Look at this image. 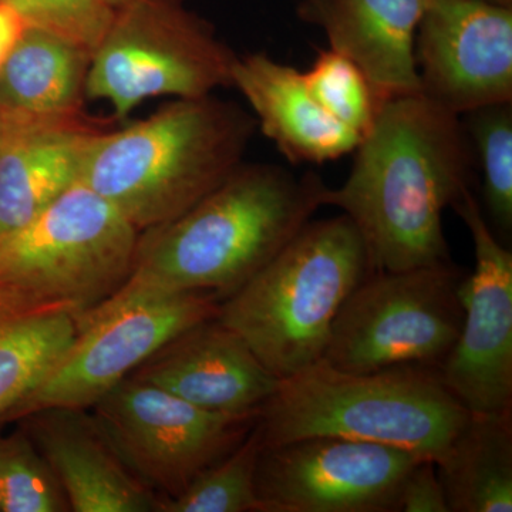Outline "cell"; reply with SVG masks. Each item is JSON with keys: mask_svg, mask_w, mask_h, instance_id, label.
Masks as SVG:
<instances>
[{"mask_svg": "<svg viewBox=\"0 0 512 512\" xmlns=\"http://www.w3.org/2000/svg\"><path fill=\"white\" fill-rule=\"evenodd\" d=\"M453 208L470 232L476 266L461 288L460 333L439 370L468 412L504 416L512 410V254L471 190Z\"/></svg>", "mask_w": 512, "mask_h": 512, "instance_id": "12", "label": "cell"}, {"mask_svg": "<svg viewBox=\"0 0 512 512\" xmlns=\"http://www.w3.org/2000/svg\"><path fill=\"white\" fill-rule=\"evenodd\" d=\"M262 437L258 420L231 453L212 464L173 498H163L160 512H258L256 468Z\"/></svg>", "mask_w": 512, "mask_h": 512, "instance_id": "22", "label": "cell"}, {"mask_svg": "<svg viewBox=\"0 0 512 512\" xmlns=\"http://www.w3.org/2000/svg\"><path fill=\"white\" fill-rule=\"evenodd\" d=\"M74 512H160L163 498L141 483L76 409H43L20 419Z\"/></svg>", "mask_w": 512, "mask_h": 512, "instance_id": "15", "label": "cell"}, {"mask_svg": "<svg viewBox=\"0 0 512 512\" xmlns=\"http://www.w3.org/2000/svg\"><path fill=\"white\" fill-rule=\"evenodd\" d=\"M315 171L242 163L175 220L141 231L123 285L164 292H237L325 207Z\"/></svg>", "mask_w": 512, "mask_h": 512, "instance_id": "2", "label": "cell"}, {"mask_svg": "<svg viewBox=\"0 0 512 512\" xmlns=\"http://www.w3.org/2000/svg\"><path fill=\"white\" fill-rule=\"evenodd\" d=\"M461 117L483 177L485 210L507 237L512 231V103L491 104Z\"/></svg>", "mask_w": 512, "mask_h": 512, "instance_id": "23", "label": "cell"}, {"mask_svg": "<svg viewBox=\"0 0 512 512\" xmlns=\"http://www.w3.org/2000/svg\"><path fill=\"white\" fill-rule=\"evenodd\" d=\"M397 512H450L436 463L420 460L410 468L400 488Z\"/></svg>", "mask_w": 512, "mask_h": 512, "instance_id": "27", "label": "cell"}, {"mask_svg": "<svg viewBox=\"0 0 512 512\" xmlns=\"http://www.w3.org/2000/svg\"><path fill=\"white\" fill-rule=\"evenodd\" d=\"M26 26L72 40L92 53L109 28L114 8L107 0H0Z\"/></svg>", "mask_w": 512, "mask_h": 512, "instance_id": "26", "label": "cell"}, {"mask_svg": "<svg viewBox=\"0 0 512 512\" xmlns=\"http://www.w3.org/2000/svg\"><path fill=\"white\" fill-rule=\"evenodd\" d=\"M466 275L451 261L370 272L343 303L323 362L355 373L440 367L463 323Z\"/></svg>", "mask_w": 512, "mask_h": 512, "instance_id": "8", "label": "cell"}, {"mask_svg": "<svg viewBox=\"0 0 512 512\" xmlns=\"http://www.w3.org/2000/svg\"><path fill=\"white\" fill-rule=\"evenodd\" d=\"M107 2L110 3L111 6H113L114 9L119 8V6L124 5V3H127L128 0H107Z\"/></svg>", "mask_w": 512, "mask_h": 512, "instance_id": "30", "label": "cell"}, {"mask_svg": "<svg viewBox=\"0 0 512 512\" xmlns=\"http://www.w3.org/2000/svg\"><path fill=\"white\" fill-rule=\"evenodd\" d=\"M370 272L365 241L348 215L311 220L221 301L217 319L286 379L322 360L343 303Z\"/></svg>", "mask_w": 512, "mask_h": 512, "instance_id": "5", "label": "cell"}, {"mask_svg": "<svg viewBox=\"0 0 512 512\" xmlns=\"http://www.w3.org/2000/svg\"><path fill=\"white\" fill-rule=\"evenodd\" d=\"M493 2L501 3V5L512 6V0H493Z\"/></svg>", "mask_w": 512, "mask_h": 512, "instance_id": "31", "label": "cell"}, {"mask_svg": "<svg viewBox=\"0 0 512 512\" xmlns=\"http://www.w3.org/2000/svg\"><path fill=\"white\" fill-rule=\"evenodd\" d=\"M437 470L450 512H511V414H471Z\"/></svg>", "mask_w": 512, "mask_h": 512, "instance_id": "21", "label": "cell"}, {"mask_svg": "<svg viewBox=\"0 0 512 512\" xmlns=\"http://www.w3.org/2000/svg\"><path fill=\"white\" fill-rule=\"evenodd\" d=\"M414 60L421 94L458 116L512 103V6L426 0Z\"/></svg>", "mask_w": 512, "mask_h": 512, "instance_id": "13", "label": "cell"}, {"mask_svg": "<svg viewBox=\"0 0 512 512\" xmlns=\"http://www.w3.org/2000/svg\"><path fill=\"white\" fill-rule=\"evenodd\" d=\"M140 234L110 202L76 183L0 237V285L36 302L89 311L127 281Z\"/></svg>", "mask_w": 512, "mask_h": 512, "instance_id": "6", "label": "cell"}, {"mask_svg": "<svg viewBox=\"0 0 512 512\" xmlns=\"http://www.w3.org/2000/svg\"><path fill=\"white\" fill-rule=\"evenodd\" d=\"M255 128L251 113L214 94L175 99L147 119L94 133L79 183L146 231L224 183L244 163Z\"/></svg>", "mask_w": 512, "mask_h": 512, "instance_id": "3", "label": "cell"}, {"mask_svg": "<svg viewBox=\"0 0 512 512\" xmlns=\"http://www.w3.org/2000/svg\"><path fill=\"white\" fill-rule=\"evenodd\" d=\"M420 460L399 448L332 436L262 447L258 512H397L404 477Z\"/></svg>", "mask_w": 512, "mask_h": 512, "instance_id": "11", "label": "cell"}, {"mask_svg": "<svg viewBox=\"0 0 512 512\" xmlns=\"http://www.w3.org/2000/svg\"><path fill=\"white\" fill-rule=\"evenodd\" d=\"M92 409L97 429L124 466L163 498L183 493L231 453L258 420L207 412L133 376Z\"/></svg>", "mask_w": 512, "mask_h": 512, "instance_id": "10", "label": "cell"}, {"mask_svg": "<svg viewBox=\"0 0 512 512\" xmlns=\"http://www.w3.org/2000/svg\"><path fill=\"white\" fill-rule=\"evenodd\" d=\"M70 505L56 474L20 427L0 436V512H64Z\"/></svg>", "mask_w": 512, "mask_h": 512, "instance_id": "25", "label": "cell"}, {"mask_svg": "<svg viewBox=\"0 0 512 512\" xmlns=\"http://www.w3.org/2000/svg\"><path fill=\"white\" fill-rule=\"evenodd\" d=\"M99 130L86 116L10 120L0 143V237L28 224L79 183L84 150Z\"/></svg>", "mask_w": 512, "mask_h": 512, "instance_id": "18", "label": "cell"}, {"mask_svg": "<svg viewBox=\"0 0 512 512\" xmlns=\"http://www.w3.org/2000/svg\"><path fill=\"white\" fill-rule=\"evenodd\" d=\"M220 303L207 292L121 286L80 313L72 345L23 403L18 420L43 409H92L171 340L215 318Z\"/></svg>", "mask_w": 512, "mask_h": 512, "instance_id": "9", "label": "cell"}, {"mask_svg": "<svg viewBox=\"0 0 512 512\" xmlns=\"http://www.w3.org/2000/svg\"><path fill=\"white\" fill-rule=\"evenodd\" d=\"M353 154L325 205L359 229L372 272L451 261L443 214L471 190L477 168L463 117L421 93L392 97Z\"/></svg>", "mask_w": 512, "mask_h": 512, "instance_id": "1", "label": "cell"}, {"mask_svg": "<svg viewBox=\"0 0 512 512\" xmlns=\"http://www.w3.org/2000/svg\"><path fill=\"white\" fill-rule=\"evenodd\" d=\"M426 0H298L296 16L355 62L383 101L421 93L414 39Z\"/></svg>", "mask_w": 512, "mask_h": 512, "instance_id": "16", "label": "cell"}, {"mask_svg": "<svg viewBox=\"0 0 512 512\" xmlns=\"http://www.w3.org/2000/svg\"><path fill=\"white\" fill-rule=\"evenodd\" d=\"M90 60L72 40L25 26L0 66V110L20 123L84 117Z\"/></svg>", "mask_w": 512, "mask_h": 512, "instance_id": "19", "label": "cell"}, {"mask_svg": "<svg viewBox=\"0 0 512 512\" xmlns=\"http://www.w3.org/2000/svg\"><path fill=\"white\" fill-rule=\"evenodd\" d=\"M10 126V120L8 117L3 114V111L0 110V143H2L3 137H5L6 131Z\"/></svg>", "mask_w": 512, "mask_h": 512, "instance_id": "29", "label": "cell"}, {"mask_svg": "<svg viewBox=\"0 0 512 512\" xmlns=\"http://www.w3.org/2000/svg\"><path fill=\"white\" fill-rule=\"evenodd\" d=\"M237 55L184 0H128L90 60L86 97L119 120L154 97L195 99L231 86Z\"/></svg>", "mask_w": 512, "mask_h": 512, "instance_id": "7", "label": "cell"}, {"mask_svg": "<svg viewBox=\"0 0 512 512\" xmlns=\"http://www.w3.org/2000/svg\"><path fill=\"white\" fill-rule=\"evenodd\" d=\"M25 26L18 13L8 6L0 5V66L18 42Z\"/></svg>", "mask_w": 512, "mask_h": 512, "instance_id": "28", "label": "cell"}, {"mask_svg": "<svg viewBox=\"0 0 512 512\" xmlns=\"http://www.w3.org/2000/svg\"><path fill=\"white\" fill-rule=\"evenodd\" d=\"M231 86L247 100L256 127L293 165L339 160L362 140L316 103L301 70L268 53L237 56Z\"/></svg>", "mask_w": 512, "mask_h": 512, "instance_id": "17", "label": "cell"}, {"mask_svg": "<svg viewBox=\"0 0 512 512\" xmlns=\"http://www.w3.org/2000/svg\"><path fill=\"white\" fill-rule=\"evenodd\" d=\"M471 413L439 367L343 372L320 362L279 380L258 414L264 447L342 437L399 448L440 466Z\"/></svg>", "mask_w": 512, "mask_h": 512, "instance_id": "4", "label": "cell"}, {"mask_svg": "<svg viewBox=\"0 0 512 512\" xmlns=\"http://www.w3.org/2000/svg\"><path fill=\"white\" fill-rule=\"evenodd\" d=\"M80 313L0 285V429L18 420L23 403L70 348Z\"/></svg>", "mask_w": 512, "mask_h": 512, "instance_id": "20", "label": "cell"}, {"mask_svg": "<svg viewBox=\"0 0 512 512\" xmlns=\"http://www.w3.org/2000/svg\"><path fill=\"white\" fill-rule=\"evenodd\" d=\"M302 73L309 93L332 119L360 138L369 133L383 100L355 62L328 47Z\"/></svg>", "mask_w": 512, "mask_h": 512, "instance_id": "24", "label": "cell"}, {"mask_svg": "<svg viewBox=\"0 0 512 512\" xmlns=\"http://www.w3.org/2000/svg\"><path fill=\"white\" fill-rule=\"evenodd\" d=\"M130 376L228 416H258L279 383L217 316L171 340Z\"/></svg>", "mask_w": 512, "mask_h": 512, "instance_id": "14", "label": "cell"}]
</instances>
